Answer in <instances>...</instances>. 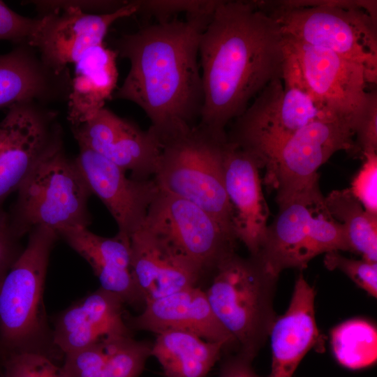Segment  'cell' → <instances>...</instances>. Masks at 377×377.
Wrapping results in <instances>:
<instances>
[{
	"label": "cell",
	"instance_id": "obj_1",
	"mask_svg": "<svg viewBox=\"0 0 377 377\" xmlns=\"http://www.w3.org/2000/svg\"><path fill=\"white\" fill-rule=\"evenodd\" d=\"M286 39L256 1H220L199 43L204 102L198 124L226 136L273 79L282 76Z\"/></svg>",
	"mask_w": 377,
	"mask_h": 377
},
{
	"label": "cell",
	"instance_id": "obj_2",
	"mask_svg": "<svg viewBox=\"0 0 377 377\" xmlns=\"http://www.w3.org/2000/svg\"><path fill=\"white\" fill-rule=\"evenodd\" d=\"M212 14L158 21L115 43L130 68L112 98L139 106L160 142L199 122L204 102L199 43Z\"/></svg>",
	"mask_w": 377,
	"mask_h": 377
},
{
	"label": "cell",
	"instance_id": "obj_3",
	"mask_svg": "<svg viewBox=\"0 0 377 377\" xmlns=\"http://www.w3.org/2000/svg\"><path fill=\"white\" fill-rule=\"evenodd\" d=\"M283 36L331 50L361 66L369 83L377 80L374 1H257Z\"/></svg>",
	"mask_w": 377,
	"mask_h": 377
},
{
	"label": "cell",
	"instance_id": "obj_4",
	"mask_svg": "<svg viewBox=\"0 0 377 377\" xmlns=\"http://www.w3.org/2000/svg\"><path fill=\"white\" fill-rule=\"evenodd\" d=\"M0 287V361L21 353L45 356L57 363L64 355L54 343L43 292L50 253L57 233L38 227Z\"/></svg>",
	"mask_w": 377,
	"mask_h": 377
},
{
	"label": "cell",
	"instance_id": "obj_5",
	"mask_svg": "<svg viewBox=\"0 0 377 377\" xmlns=\"http://www.w3.org/2000/svg\"><path fill=\"white\" fill-rule=\"evenodd\" d=\"M324 116L330 115L314 101L297 58L286 42L282 76L269 82L233 120L227 140L247 152L267 172L288 139Z\"/></svg>",
	"mask_w": 377,
	"mask_h": 377
},
{
	"label": "cell",
	"instance_id": "obj_6",
	"mask_svg": "<svg viewBox=\"0 0 377 377\" xmlns=\"http://www.w3.org/2000/svg\"><path fill=\"white\" fill-rule=\"evenodd\" d=\"M278 277L255 256L234 253L212 274L205 290L219 322L233 337L238 351L254 359L276 320L274 295Z\"/></svg>",
	"mask_w": 377,
	"mask_h": 377
},
{
	"label": "cell",
	"instance_id": "obj_7",
	"mask_svg": "<svg viewBox=\"0 0 377 377\" xmlns=\"http://www.w3.org/2000/svg\"><path fill=\"white\" fill-rule=\"evenodd\" d=\"M226 142L227 136L198 124L164 140L154 179L161 190L195 204L232 235L224 183Z\"/></svg>",
	"mask_w": 377,
	"mask_h": 377
},
{
	"label": "cell",
	"instance_id": "obj_8",
	"mask_svg": "<svg viewBox=\"0 0 377 377\" xmlns=\"http://www.w3.org/2000/svg\"><path fill=\"white\" fill-rule=\"evenodd\" d=\"M17 191L8 214L10 228L20 238L38 227L59 235L64 230L91 223L88 200L92 193L64 146L40 161Z\"/></svg>",
	"mask_w": 377,
	"mask_h": 377
},
{
	"label": "cell",
	"instance_id": "obj_9",
	"mask_svg": "<svg viewBox=\"0 0 377 377\" xmlns=\"http://www.w3.org/2000/svg\"><path fill=\"white\" fill-rule=\"evenodd\" d=\"M278 206L255 256L273 275L279 277L286 269H302L322 253L350 251L344 229L328 212L319 185Z\"/></svg>",
	"mask_w": 377,
	"mask_h": 377
},
{
	"label": "cell",
	"instance_id": "obj_10",
	"mask_svg": "<svg viewBox=\"0 0 377 377\" xmlns=\"http://www.w3.org/2000/svg\"><path fill=\"white\" fill-rule=\"evenodd\" d=\"M355 126L347 119L324 116L309 123L276 152L263 179L276 191L277 204L319 185L318 168L334 153L354 154Z\"/></svg>",
	"mask_w": 377,
	"mask_h": 377
},
{
	"label": "cell",
	"instance_id": "obj_11",
	"mask_svg": "<svg viewBox=\"0 0 377 377\" xmlns=\"http://www.w3.org/2000/svg\"><path fill=\"white\" fill-rule=\"evenodd\" d=\"M142 228L193 261L204 276L235 253L236 239L195 204L161 190L150 205Z\"/></svg>",
	"mask_w": 377,
	"mask_h": 377
},
{
	"label": "cell",
	"instance_id": "obj_12",
	"mask_svg": "<svg viewBox=\"0 0 377 377\" xmlns=\"http://www.w3.org/2000/svg\"><path fill=\"white\" fill-rule=\"evenodd\" d=\"M63 145L57 112L36 102L8 109L0 123V209L45 156Z\"/></svg>",
	"mask_w": 377,
	"mask_h": 377
},
{
	"label": "cell",
	"instance_id": "obj_13",
	"mask_svg": "<svg viewBox=\"0 0 377 377\" xmlns=\"http://www.w3.org/2000/svg\"><path fill=\"white\" fill-rule=\"evenodd\" d=\"M45 12L31 44L51 67L63 71L75 63L89 48L104 43L105 36L116 21L137 14L138 1H127L118 10L90 13L64 1H36Z\"/></svg>",
	"mask_w": 377,
	"mask_h": 377
},
{
	"label": "cell",
	"instance_id": "obj_14",
	"mask_svg": "<svg viewBox=\"0 0 377 377\" xmlns=\"http://www.w3.org/2000/svg\"><path fill=\"white\" fill-rule=\"evenodd\" d=\"M285 39L319 108L327 115L349 120L355 126L369 93L364 68L331 50Z\"/></svg>",
	"mask_w": 377,
	"mask_h": 377
},
{
	"label": "cell",
	"instance_id": "obj_15",
	"mask_svg": "<svg viewBox=\"0 0 377 377\" xmlns=\"http://www.w3.org/2000/svg\"><path fill=\"white\" fill-rule=\"evenodd\" d=\"M79 147L92 150L138 180L154 176L161 151L157 137L105 107L71 125Z\"/></svg>",
	"mask_w": 377,
	"mask_h": 377
},
{
	"label": "cell",
	"instance_id": "obj_16",
	"mask_svg": "<svg viewBox=\"0 0 377 377\" xmlns=\"http://www.w3.org/2000/svg\"><path fill=\"white\" fill-rule=\"evenodd\" d=\"M75 161L92 194L105 205L118 226L130 237L140 229L148 209L159 191L154 179L128 177L124 170L101 154L84 147Z\"/></svg>",
	"mask_w": 377,
	"mask_h": 377
},
{
	"label": "cell",
	"instance_id": "obj_17",
	"mask_svg": "<svg viewBox=\"0 0 377 377\" xmlns=\"http://www.w3.org/2000/svg\"><path fill=\"white\" fill-rule=\"evenodd\" d=\"M223 168L232 235L255 256L264 243L269 215L260 169L251 155L228 140Z\"/></svg>",
	"mask_w": 377,
	"mask_h": 377
},
{
	"label": "cell",
	"instance_id": "obj_18",
	"mask_svg": "<svg viewBox=\"0 0 377 377\" xmlns=\"http://www.w3.org/2000/svg\"><path fill=\"white\" fill-rule=\"evenodd\" d=\"M124 302L99 287L52 320L55 346L64 357L109 338L133 336Z\"/></svg>",
	"mask_w": 377,
	"mask_h": 377
},
{
	"label": "cell",
	"instance_id": "obj_19",
	"mask_svg": "<svg viewBox=\"0 0 377 377\" xmlns=\"http://www.w3.org/2000/svg\"><path fill=\"white\" fill-rule=\"evenodd\" d=\"M127 322L132 330L156 334L168 330L183 331L208 341L221 343L226 349L237 346L215 316L205 290L199 286L147 302L137 316H128Z\"/></svg>",
	"mask_w": 377,
	"mask_h": 377
},
{
	"label": "cell",
	"instance_id": "obj_20",
	"mask_svg": "<svg viewBox=\"0 0 377 377\" xmlns=\"http://www.w3.org/2000/svg\"><path fill=\"white\" fill-rule=\"evenodd\" d=\"M133 272L145 303L198 286L204 274L189 258L144 228L130 237Z\"/></svg>",
	"mask_w": 377,
	"mask_h": 377
},
{
	"label": "cell",
	"instance_id": "obj_21",
	"mask_svg": "<svg viewBox=\"0 0 377 377\" xmlns=\"http://www.w3.org/2000/svg\"><path fill=\"white\" fill-rule=\"evenodd\" d=\"M71 81L68 69L57 71L35 47L18 44L0 55V108L26 102L47 105L68 100Z\"/></svg>",
	"mask_w": 377,
	"mask_h": 377
},
{
	"label": "cell",
	"instance_id": "obj_22",
	"mask_svg": "<svg viewBox=\"0 0 377 377\" xmlns=\"http://www.w3.org/2000/svg\"><path fill=\"white\" fill-rule=\"evenodd\" d=\"M59 237L89 264L101 288L119 297L126 306L139 312L143 309L145 300L133 272L130 237L119 232L105 237L81 226L64 230Z\"/></svg>",
	"mask_w": 377,
	"mask_h": 377
},
{
	"label": "cell",
	"instance_id": "obj_23",
	"mask_svg": "<svg viewBox=\"0 0 377 377\" xmlns=\"http://www.w3.org/2000/svg\"><path fill=\"white\" fill-rule=\"evenodd\" d=\"M313 288L300 274L286 312L276 318L269 336L268 377H292L305 355L320 341L315 316Z\"/></svg>",
	"mask_w": 377,
	"mask_h": 377
},
{
	"label": "cell",
	"instance_id": "obj_24",
	"mask_svg": "<svg viewBox=\"0 0 377 377\" xmlns=\"http://www.w3.org/2000/svg\"><path fill=\"white\" fill-rule=\"evenodd\" d=\"M152 343L133 336L109 338L66 355L61 366L68 377H139Z\"/></svg>",
	"mask_w": 377,
	"mask_h": 377
},
{
	"label": "cell",
	"instance_id": "obj_25",
	"mask_svg": "<svg viewBox=\"0 0 377 377\" xmlns=\"http://www.w3.org/2000/svg\"><path fill=\"white\" fill-rule=\"evenodd\" d=\"M117 57L114 50L102 43L87 50L74 63L68 99L71 125L91 116L112 98L118 78Z\"/></svg>",
	"mask_w": 377,
	"mask_h": 377
},
{
	"label": "cell",
	"instance_id": "obj_26",
	"mask_svg": "<svg viewBox=\"0 0 377 377\" xmlns=\"http://www.w3.org/2000/svg\"><path fill=\"white\" fill-rule=\"evenodd\" d=\"M223 349L221 343L186 332L168 330L156 334L151 356L157 359L165 377H205Z\"/></svg>",
	"mask_w": 377,
	"mask_h": 377
},
{
	"label": "cell",
	"instance_id": "obj_27",
	"mask_svg": "<svg viewBox=\"0 0 377 377\" xmlns=\"http://www.w3.org/2000/svg\"><path fill=\"white\" fill-rule=\"evenodd\" d=\"M325 202L331 216L343 226L350 251L377 263V215L366 211L349 188L331 191Z\"/></svg>",
	"mask_w": 377,
	"mask_h": 377
},
{
	"label": "cell",
	"instance_id": "obj_28",
	"mask_svg": "<svg viewBox=\"0 0 377 377\" xmlns=\"http://www.w3.org/2000/svg\"><path fill=\"white\" fill-rule=\"evenodd\" d=\"M331 345L337 362L350 369L369 367L377 359V330L371 323L351 319L331 331Z\"/></svg>",
	"mask_w": 377,
	"mask_h": 377
},
{
	"label": "cell",
	"instance_id": "obj_29",
	"mask_svg": "<svg viewBox=\"0 0 377 377\" xmlns=\"http://www.w3.org/2000/svg\"><path fill=\"white\" fill-rule=\"evenodd\" d=\"M0 377H68L62 366L38 354L21 353L0 361Z\"/></svg>",
	"mask_w": 377,
	"mask_h": 377
},
{
	"label": "cell",
	"instance_id": "obj_30",
	"mask_svg": "<svg viewBox=\"0 0 377 377\" xmlns=\"http://www.w3.org/2000/svg\"><path fill=\"white\" fill-rule=\"evenodd\" d=\"M324 265L328 269L342 272L368 294L377 297V263L349 258L339 251H331L325 254Z\"/></svg>",
	"mask_w": 377,
	"mask_h": 377
},
{
	"label": "cell",
	"instance_id": "obj_31",
	"mask_svg": "<svg viewBox=\"0 0 377 377\" xmlns=\"http://www.w3.org/2000/svg\"><path fill=\"white\" fill-rule=\"evenodd\" d=\"M220 1H168L144 0L138 1V13L154 16L158 21L170 20L175 14L184 13L186 15L211 14Z\"/></svg>",
	"mask_w": 377,
	"mask_h": 377
},
{
	"label": "cell",
	"instance_id": "obj_32",
	"mask_svg": "<svg viewBox=\"0 0 377 377\" xmlns=\"http://www.w3.org/2000/svg\"><path fill=\"white\" fill-rule=\"evenodd\" d=\"M363 163L349 188L368 212L377 215V154L364 153Z\"/></svg>",
	"mask_w": 377,
	"mask_h": 377
},
{
	"label": "cell",
	"instance_id": "obj_33",
	"mask_svg": "<svg viewBox=\"0 0 377 377\" xmlns=\"http://www.w3.org/2000/svg\"><path fill=\"white\" fill-rule=\"evenodd\" d=\"M40 17L29 18L20 15L0 1V40L31 46L40 24Z\"/></svg>",
	"mask_w": 377,
	"mask_h": 377
},
{
	"label": "cell",
	"instance_id": "obj_34",
	"mask_svg": "<svg viewBox=\"0 0 377 377\" xmlns=\"http://www.w3.org/2000/svg\"><path fill=\"white\" fill-rule=\"evenodd\" d=\"M354 154L376 153L377 93L369 91L367 103L355 126Z\"/></svg>",
	"mask_w": 377,
	"mask_h": 377
},
{
	"label": "cell",
	"instance_id": "obj_35",
	"mask_svg": "<svg viewBox=\"0 0 377 377\" xmlns=\"http://www.w3.org/2000/svg\"><path fill=\"white\" fill-rule=\"evenodd\" d=\"M20 239L10 228L8 212L0 209V287L23 251Z\"/></svg>",
	"mask_w": 377,
	"mask_h": 377
},
{
	"label": "cell",
	"instance_id": "obj_36",
	"mask_svg": "<svg viewBox=\"0 0 377 377\" xmlns=\"http://www.w3.org/2000/svg\"><path fill=\"white\" fill-rule=\"evenodd\" d=\"M253 360L239 351L227 356L221 364L219 377H259L252 367Z\"/></svg>",
	"mask_w": 377,
	"mask_h": 377
}]
</instances>
